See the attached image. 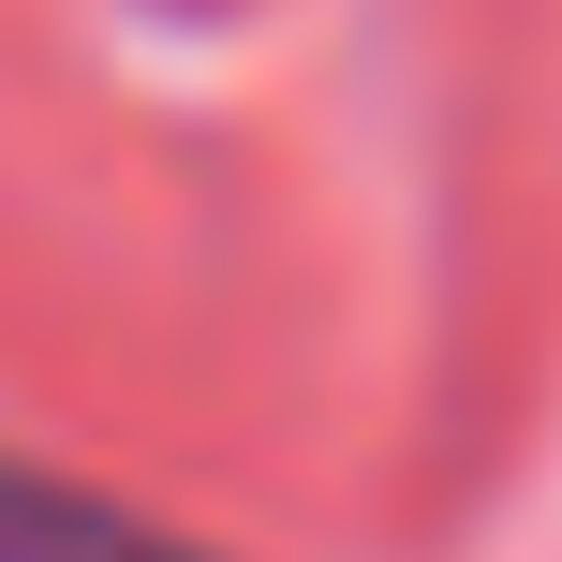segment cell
Listing matches in <instances>:
<instances>
[{
    "instance_id": "cell-1",
    "label": "cell",
    "mask_w": 562,
    "mask_h": 562,
    "mask_svg": "<svg viewBox=\"0 0 562 562\" xmlns=\"http://www.w3.org/2000/svg\"><path fill=\"white\" fill-rule=\"evenodd\" d=\"M0 562H223V548L164 533V518L104 504V488H59L30 459H0Z\"/></svg>"
}]
</instances>
